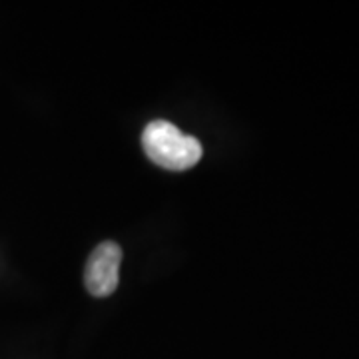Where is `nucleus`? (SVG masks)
I'll list each match as a JSON object with an SVG mask.
<instances>
[{"label": "nucleus", "instance_id": "1", "mask_svg": "<svg viewBox=\"0 0 359 359\" xmlns=\"http://www.w3.org/2000/svg\"><path fill=\"white\" fill-rule=\"evenodd\" d=\"M142 148L146 156L166 170H188L202 160V144L184 134L168 120H154L142 132Z\"/></svg>", "mask_w": 359, "mask_h": 359}, {"label": "nucleus", "instance_id": "2", "mask_svg": "<svg viewBox=\"0 0 359 359\" xmlns=\"http://www.w3.org/2000/svg\"><path fill=\"white\" fill-rule=\"evenodd\" d=\"M120 264H122V248L116 242H104L96 245L84 269V283L90 294L94 297H106L116 292L120 282Z\"/></svg>", "mask_w": 359, "mask_h": 359}]
</instances>
